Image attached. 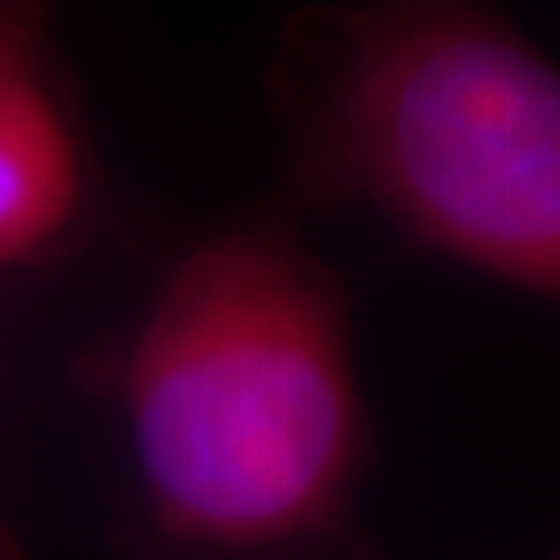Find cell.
Segmentation results:
<instances>
[{"mask_svg":"<svg viewBox=\"0 0 560 560\" xmlns=\"http://www.w3.org/2000/svg\"><path fill=\"white\" fill-rule=\"evenodd\" d=\"M303 183L560 307V67L460 0L332 9L287 67Z\"/></svg>","mask_w":560,"mask_h":560,"instance_id":"obj_2","label":"cell"},{"mask_svg":"<svg viewBox=\"0 0 560 560\" xmlns=\"http://www.w3.org/2000/svg\"><path fill=\"white\" fill-rule=\"evenodd\" d=\"M0 560H21L18 540L9 536V527H4V520H0Z\"/></svg>","mask_w":560,"mask_h":560,"instance_id":"obj_4","label":"cell"},{"mask_svg":"<svg viewBox=\"0 0 560 560\" xmlns=\"http://www.w3.org/2000/svg\"><path fill=\"white\" fill-rule=\"evenodd\" d=\"M548 560H560V548H557V552H552V557H548Z\"/></svg>","mask_w":560,"mask_h":560,"instance_id":"obj_5","label":"cell"},{"mask_svg":"<svg viewBox=\"0 0 560 560\" xmlns=\"http://www.w3.org/2000/svg\"><path fill=\"white\" fill-rule=\"evenodd\" d=\"M80 200L83 162L71 120L25 38L0 21V270L59 245Z\"/></svg>","mask_w":560,"mask_h":560,"instance_id":"obj_3","label":"cell"},{"mask_svg":"<svg viewBox=\"0 0 560 560\" xmlns=\"http://www.w3.org/2000/svg\"><path fill=\"white\" fill-rule=\"evenodd\" d=\"M145 511L203 560H295L349 536L370 457L337 279L249 224L175 261L117 374Z\"/></svg>","mask_w":560,"mask_h":560,"instance_id":"obj_1","label":"cell"}]
</instances>
